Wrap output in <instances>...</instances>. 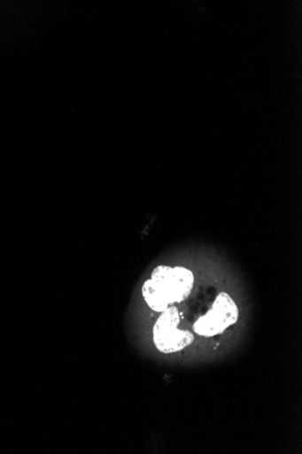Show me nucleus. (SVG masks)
I'll return each mask as SVG.
<instances>
[{
    "label": "nucleus",
    "mask_w": 302,
    "mask_h": 454,
    "mask_svg": "<svg viewBox=\"0 0 302 454\" xmlns=\"http://www.w3.org/2000/svg\"><path fill=\"white\" fill-rule=\"evenodd\" d=\"M194 282V274L187 268L159 265L143 283L142 293L150 309L161 313L170 306L185 301L193 290Z\"/></svg>",
    "instance_id": "nucleus-1"
},
{
    "label": "nucleus",
    "mask_w": 302,
    "mask_h": 454,
    "mask_svg": "<svg viewBox=\"0 0 302 454\" xmlns=\"http://www.w3.org/2000/svg\"><path fill=\"white\" fill-rule=\"evenodd\" d=\"M180 324L181 313L174 305L161 312L152 329L153 343L160 353H178L193 344L195 336L179 329Z\"/></svg>",
    "instance_id": "nucleus-2"
},
{
    "label": "nucleus",
    "mask_w": 302,
    "mask_h": 454,
    "mask_svg": "<svg viewBox=\"0 0 302 454\" xmlns=\"http://www.w3.org/2000/svg\"><path fill=\"white\" fill-rule=\"evenodd\" d=\"M238 317L239 309L234 300L229 294L221 293L212 309L195 322L193 330L196 334L205 338L219 336L236 324Z\"/></svg>",
    "instance_id": "nucleus-3"
}]
</instances>
